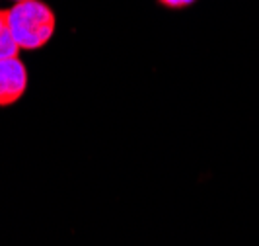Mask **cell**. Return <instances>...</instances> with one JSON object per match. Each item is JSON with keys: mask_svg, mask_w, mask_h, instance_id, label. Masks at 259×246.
Listing matches in <instances>:
<instances>
[{"mask_svg": "<svg viewBox=\"0 0 259 246\" xmlns=\"http://www.w3.org/2000/svg\"><path fill=\"white\" fill-rule=\"evenodd\" d=\"M164 8H171V10H180V8H187V6H191L195 4L197 0H158Z\"/></svg>", "mask_w": 259, "mask_h": 246, "instance_id": "cell-4", "label": "cell"}, {"mask_svg": "<svg viewBox=\"0 0 259 246\" xmlns=\"http://www.w3.org/2000/svg\"><path fill=\"white\" fill-rule=\"evenodd\" d=\"M6 20L20 49L35 51L51 41L57 18L49 4L41 0L16 2L6 10Z\"/></svg>", "mask_w": 259, "mask_h": 246, "instance_id": "cell-1", "label": "cell"}, {"mask_svg": "<svg viewBox=\"0 0 259 246\" xmlns=\"http://www.w3.org/2000/svg\"><path fill=\"white\" fill-rule=\"evenodd\" d=\"M14 2H24V0H14Z\"/></svg>", "mask_w": 259, "mask_h": 246, "instance_id": "cell-5", "label": "cell"}, {"mask_svg": "<svg viewBox=\"0 0 259 246\" xmlns=\"http://www.w3.org/2000/svg\"><path fill=\"white\" fill-rule=\"evenodd\" d=\"M20 53V45L16 43L8 20H6V10H0V61L2 59H12L18 57Z\"/></svg>", "mask_w": 259, "mask_h": 246, "instance_id": "cell-3", "label": "cell"}, {"mask_svg": "<svg viewBox=\"0 0 259 246\" xmlns=\"http://www.w3.org/2000/svg\"><path fill=\"white\" fill-rule=\"evenodd\" d=\"M27 88V68L20 57L0 61V106L16 104Z\"/></svg>", "mask_w": 259, "mask_h": 246, "instance_id": "cell-2", "label": "cell"}]
</instances>
